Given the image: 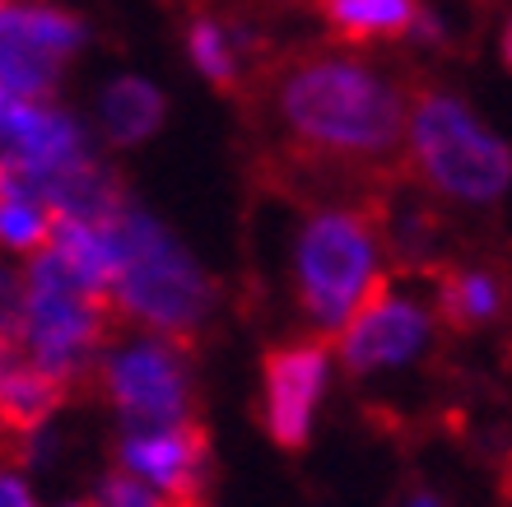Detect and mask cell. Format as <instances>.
Masks as SVG:
<instances>
[{
	"mask_svg": "<svg viewBox=\"0 0 512 507\" xmlns=\"http://www.w3.org/2000/svg\"><path fill=\"white\" fill-rule=\"evenodd\" d=\"M163 117H168V98L140 75H117L98 94V126H103V140L117 149L145 145L163 126Z\"/></svg>",
	"mask_w": 512,
	"mask_h": 507,
	"instance_id": "obj_13",
	"label": "cell"
},
{
	"mask_svg": "<svg viewBox=\"0 0 512 507\" xmlns=\"http://www.w3.org/2000/svg\"><path fill=\"white\" fill-rule=\"evenodd\" d=\"M24 331V270L0 266V340H19Z\"/></svg>",
	"mask_w": 512,
	"mask_h": 507,
	"instance_id": "obj_19",
	"label": "cell"
},
{
	"mask_svg": "<svg viewBox=\"0 0 512 507\" xmlns=\"http://www.w3.org/2000/svg\"><path fill=\"white\" fill-rule=\"evenodd\" d=\"M52 224L56 214L33 196H0V247L38 256L52 242Z\"/></svg>",
	"mask_w": 512,
	"mask_h": 507,
	"instance_id": "obj_17",
	"label": "cell"
},
{
	"mask_svg": "<svg viewBox=\"0 0 512 507\" xmlns=\"http://www.w3.org/2000/svg\"><path fill=\"white\" fill-rule=\"evenodd\" d=\"M56 256H61V266L75 275L89 298L98 303H112V289H117V247H112L108 228L103 224H84V219H56L52 224V242H47Z\"/></svg>",
	"mask_w": 512,
	"mask_h": 507,
	"instance_id": "obj_12",
	"label": "cell"
},
{
	"mask_svg": "<svg viewBox=\"0 0 512 507\" xmlns=\"http://www.w3.org/2000/svg\"><path fill=\"white\" fill-rule=\"evenodd\" d=\"M117 470L163 498L168 507L201 503L210 484V438L201 424L159 428V433H122Z\"/></svg>",
	"mask_w": 512,
	"mask_h": 507,
	"instance_id": "obj_10",
	"label": "cell"
},
{
	"mask_svg": "<svg viewBox=\"0 0 512 507\" xmlns=\"http://www.w3.org/2000/svg\"><path fill=\"white\" fill-rule=\"evenodd\" d=\"M70 391L56 387L38 363L24 354L19 340H0V433L14 442L28 433H42L52 414L66 405Z\"/></svg>",
	"mask_w": 512,
	"mask_h": 507,
	"instance_id": "obj_11",
	"label": "cell"
},
{
	"mask_svg": "<svg viewBox=\"0 0 512 507\" xmlns=\"http://www.w3.org/2000/svg\"><path fill=\"white\" fill-rule=\"evenodd\" d=\"M103 228L122 266L117 289H112L117 317L140 321L149 326V335H163L177 345L201 331L215 312V280L196 266V256L140 205H126Z\"/></svg>",
	"mask_w": 512,
	"mask_h": 507,
	"instance_id": "obj_2",
	"label": "cell"
},
{
	"mask_svg": "<svg viewBox=\"0 0 512 507\" xmlns=\"http://www.w3.org/2000/svg\"><path fill=\"white\" fill-rule=\"evenodd\" d=\"M429 335H433L429 307L415 303V298H396L387 275H373L368 294L354 307V317L336 335V354L345 363V373L368 377V373H387V368H401V363L419 359V349L429 345Z\"/></svg>",
	"mask_w": 512,
	"mask_h": 507,
	"instance_id": "obj_8",
	"label": "cell"
},
{
	"mask_svg": "<svg viewBox=\"0 0 512 507\" xmlns=\"http://www.w3.org/2000/svg\"><path fill=\"white\" fill-rule=\"evenodd\" d=\"M322 19L331 33L345 42H368V38H410V28L419 19V0H317Z\"/></svg>",
	"mask_w": 512,
	"mask_h": 507,
	"instance_id": "obj_14",
	"label": "cell"
},
{
	"mask_svg": "<svg viewBox=\"0 0 512 507\" xmlns=\"http://www.w3.org/2000/svg\"><path fill=\"white\" fill-rule=\"evenodd\" d=\"M378 228L354 205H322L298 233V303L322 335H340L378 275Z\"/></svg>",
	"mask_w": 512,
	"mask_h": 507,
	"instance_id": "obj_5",
	"label": "cell"
},
{
	"mask_svg": "<svg viewBox=\"0 0 512 507\" xmlns=\"http://www.w3.org/2000/svg\"><path fill=\"white\" fill-rule=\"evenodd\" d=\"M0 507H42L19 466H0Z\"/></svg>",
	"mask_w": 512,
	"mask_h": 507,
	"instance_id": "obj_20",
	"label": "cell"
},
{
	"mask_svg": "<svg viewBox=\"0 0 512 507\" xmlns=\"http://www.w3.org/2000/svg\"><path fill=\"white\" fill-rule=\"evenodd\" d=\"M503 66H508V70H512V24H508V28H503Z\"/></svg>",
	"mask_w": 512,
	"mask_h": 507,
	"instance_id": "obj_22",
	"label": "cell"
},
{
	"mask_svg": "<svg viewBox=\"0 0 512 507\" xmlns=\"http://www.w3.org/2000/svg\"><path fill=\"white\" fill-rule=\"evenodd\" d=\"M0 5H10V0H0Z\"/></svg>",
	"mask_w": 512,
	"mask_h": 507,
	"instance_id": "obj_25",
	"label": "cell"
},
{
	"mask_svg": "<svg viewBox=\"0 0 512 507\" xmlns=\"http://www.w3.org/2000/svg\"><path fill=\"white\" fill-rule=\"evenodd\" d=\"M112 321H117V307L84 294L52 247L28 256L19 345L56 387L75 391L84 377H94L98 359L108 349Z\"/></svg>",
	"mask_w": 512,
	"mask_h": 507,
	"instance_id": "obj_4",
	"label": "cell"
},
{
	"mask_svg": "<svg viewBox=\"0 0 512 507\" xmlns=\"http://www.w3.org/2000/svg\"><path fill=\"white\" fill-rule=\"evenodd\" d=\"M61 507H94V503H61Z\"/></svg>",
	"mask_w": 512,
	"mask_h": 507,
	"instance_id": "obj_23",
	"label": "cell"
},
{
	"mask_svg": "<svg viewBox=\"0 0 512 507\" xmlns=\"http://www.w3.org/2000/svg\"><path fill=\"white\" fill-rule=\"evenodd\" d=\"M401 507H443V498L429 494V489H410V494L401 498Z\"/></svg>",
	"mask_w": 512,
	"mask_h": 507,
	"instance_id": "obj_21",
	"label": "cell"
},
{
	"mask_svg": "<svg viewBox=\"0 0 512 507\" xmlns=\"http://www.w3.org/2000/svg\"><path fill=\"white\" fill-rule=\"evenodd\" d=\"M191 507H205V503H191Z\"/></svg>",
	"mask_w": 512,
	"mask_h": 507,
	"instance_id": "obj_24",
	"label": "cell"
},
{
	"mask_svg": "<svg viewBox=\"0 0 512 507\" xmlns=\"http://www.w3.org/2000/svg\"><path fill=\"white\" fill-rule=\"evenodd\" d=\"M187 52H191V61H196V70L215 84L219 94H243V56L233 47V33L224 19H215V14H191Z\"/></svg>",
	"mask_w": 512,
	"mask_h": 507,
	"instance_id": "obj_15",
	"label": "cell"
},
{
	"mask_svg": "<svg viewBox=\"0 0 512 507\" xmlns=\"http://www.w3.org/2000/svg\"><path fill=\"white\" fill-rule=\"evenodd\" d=\"M261 103L294 149L340 173H391L405 159V89L350 52H298L266 70Z\"/></svg>",
	"mask_w": 512,
	"mask_h": 507,
	"instance_id": "obj_1",
	"label": "cell"
},
{
	"mask_svg": "<svg viewBox=\"0 0 512 507\" xmlns=\"http://www.w3.org/2000/svg\"><path fill=\"white\" fill-rule=\"evenodd\" d=\"M405 159L438 196L461 205H494L512 187L508 140H499L457 94L443 89H419L410 103Z\"/></svg>",
	"mask_w": 512,
	"mask_h": 507,
	"instance_id": "obj_3",
	"label": "cell"
},
{
	"mask_svg": "<svg viewBox=\"0 0 512 507\" xmlns=\"http://www.w3.org/2000/svg\"><path fill=\"white\" fill-rule=\"evenodd\" d=\"M89 42L80 14L56 10L47 0L0 5V89L28 103H52L66 61Z\"/></svg>",
	"mask_w": 512,
	"mask_h": 507,
	"instance_id": "obj_7",
	"label": "cell"
},
{
	"mask_svg": "<svg viewBox=\"0 0 512 507\" xmlns=\"http://www.w3.org/2000/svg\"><path fill=\"white\" fill-rule=\"evenodd\" d=\"M122 433H159V428L196 424V377L177 340L135 335L103 349L94 368Z\"/></svg>",
	"mask_w": 512,
	"mask_h": 507,
	"instance_id": "obj_6",
	"label": "cell"
},
{
	"mask_svg": "<svg viewBox=\"0 0 512 507\" xmlns=\"http://www.w3.org/2000/svg\"><path fill=\"white\" fill-rule=\"evenodd\" d=\"M331 377L326 340H289L261 359V424L284 452H303Z\"/></svg>",
	"mask_w": 512,
	"mask_h": 507,
	"instance_id": "obj_9",
	"label": "cell"
},
{
	"mask_svg": "<svg viewBox=\"0 0 512 507\" xmlns=\"http://www.w3.org/2000/svg\"><path fill=\"white\" fill-rule=\"evenodd\" d=\"M438 307L457 331H471L503 312V284L489 270H452L438 289Z\"/></svg>",
	"mask_w": 512,
	"mask_h": 507,
	"instance_id": "obj_16",
	"label": "cell"
},
{
	"mask_svg": "<svg viewBox=\"0 0 512 507\" xmlns=\"http://www.w3.org/2000/svg\"><path fill=\"white\" fill-rule=\"evenodd\" d=\"M94 507H168L154 489H145L140 480H131L126 470H108L103 480H98L94 498H89Z\"/></svg>",
	"mask_w": 512,
	"mask_h": 507,
	"instance_id": "obj_18",
	"label": "cell"
}]
</instances>
